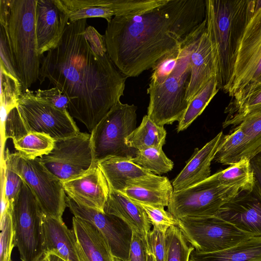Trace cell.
Returning a JSON list of instances; mask_svg holds the SVG:
<instances>
[{"mask_svg":"<svg viewBox=\"0 0 261 261\" xmlns=\"http://www.w3.org/2000/svg\"><path fill=\"white\" fill-rule=\"evenodd\" d=\"M130 160L155 174L166 173L174 166L173 162L166 156L162 148L159 147L137 150Z\"/></svg>","mask_w":261,"mask_h":261,"instance_id":"obj_32","label":"cell"},{"mask_svg":"<svg viewBox=\"0 0 261 261\" xmlns=\"http://www.w3.org/2000/svg\"><path fill=\"white\" fill-rule=\"evenodd\" d=\"M261 76V6L241 39L231 79L223 91L233 98L258 83Z\"/></svg>","mask_w":261,"mask_h":261,"instance_id":"obj_12","label":"cell"},{"mask_svg":"<svg viewBox=\"0 0 261 261\" xmlns=\"http://www.w3.org/2000/svg\"><path fill=\"white\" fill-rule=\"evenodd\" d=\"M241 191L237 186L196 185L173 192L167 211L177 220L216 216L220 207Z\"/></svg>","mask_w":261,"mask_h":261,"instance_id":"obj_13","label":"cell"},{"mask_svg":"<svg viewBox=\"0 0 261 261\" xmlns=\"http://www.w3.org/2000/svg\"><path fill=\"white\" fill-rule=\"evenodd\" d=\"M146 261H155L152 254L149 251H147Z\"/></svg>","mask_w":261,"mask_h":261,"instance_id":"obj_47","label":"cell"},{"mask_svg":"<svg viewBox=\"0 0 261 261\" xmlns=\"http://www.w3.org/2000/svg\"><path fill=\"white\" fill-rule=\"evenodd\" d=\"M29 132L46 134L55 140L76 136L80 133L68 111H62L38 99L34 92H22L17 106Z\"/></svg>","mask_w":261,"mask_h":261,"instance_id":"obj_11","label":"cell"},{"mask_svg":"<svg viewBox=\"0 0 261 261\" xmlns=\"http://www.w3.org/2000/svg\"><path fill=\"white\" fill-rule=\"evenodd\" d=\"M253 174L254 185L261 192V152L250 160Z\"/></svg>","mask_w":261,"mask_h":261,"instance_id":"obj_44","label":"cell"},{"mask_svg":"<svg viewBox=\"0 0 261 261\" xmlns=\"http://www.w3.org/2000/svg\"><path fill=\"white\" fill-rule=\"evenodd\" d=\"M66 201L74 217L91 223L101 232L114 257L127 261L133 236L128 225L114 215L80 204L68 196Z\"/></svg>","mask_w":261,"mask_h":261,"instance_id":"obj_14","label":"cell"},{"mask_svg":"<svg viewBox=\"0 0 261 261\" xmlns=\"http://www.w3.org/2000/svg\"><path fill=\"white\" fill-rule=\"evenodd\" d=\"M72 229L80 261H114L108 242L91 223L73 216Z\"/></svg>","mask_w":261,"mask_h":261,"instance_id":"obj_22","label":"cell"},{"mask_svg":"<svg viewBox=\"0 0 261 261\" xmlns=\"http://www.w3.org/2000/svg\"><path fill=\"white\" fill-rule=\"evenodd\" d=\"M10 261H12V260H10Z\"/></svg>","mask_w":261,"mask_h":261,"instance_id":"obj_50","label":"cell"},{"mask_svg":"<svg viewBox=\"0 0 261 261\" xmlns=\"http://www.w3.org/2000/svg\"><path fill=\"white\" fill-rule=\"evenodd\" d=\"M223 136L222 132H220L201 149H195L191 158L172 182L174 192L192 187L211 176V164Z\"/></svg>","mask_w":261,"mask_h":261,"instance_id":"obj_20","label":"cell"},{"mask_svg":"<svg viewBox=\"0 0 261 261\" xmlns=\"http://www.w3.org/2000/svg\"><path fill=\"white\" fill-rule=\"evenodd\" d=\"M261 82V76H260V77H259V80H258V82Z\"/></svg>","mask_w":261,"mask_h":261,"instance_id":"obj_49","label":"cell"},{"mask_svg":"<svg viewBox=\"0 0 261 261\" xmlns=\"http://www.w3.org/2000/svg\"><path fill=\"white\" fill-rule=\"evenodd\" d=\"M97 164L110 188L118 192L133 187L173 189L168 178L157 175L129 159L112 157L101 160Z\"/></svg>","mask_w":261,"mask_h":261,"instance_id":"obj_15","label":"cell"},{"mask_svg":"<svg viewBox=\"0 0 261 261\" xmlns=\"http://www.w3.org/2000/svg\"><path fill=\"white\" fill-rule=\"evenodd\" d=\"M3 126L5 140L10 138L12 141L17 140L29 133L17 107L8 113Z\"/></svg>","mask_w":261,"mask_h":261,"instance_id":"obj_39","label":"cell"},{"mask_svg":"<svg viewBox=\"0 0 261 261\" xmlns=\"http://www.w3.org/2000/svg\"><path fill=\"white\" fill-rule=\"evenodd\" d=\"M260 152L261 142L253 140L236 126L231 133L223 136L214 160L230 166L250 161Z\"/></svg>","mask_w":261,"mask_h":261,"instance_id":"obj_24","label":"cell"},{"mask_svg":"<svg viewBox=\"0 0 261 261\" xmlns=\"http://www.w3.org/2000/svg\"><path fill=\"white\" fill-rule=\"evenodd\" d=\"M0 261H10L14 231L10 206L1 215Z\"/></svg>","mask_w":261,"mask_h":261,"instance_id":"obj_35","label":"cell"},{"mask_svg":"<svg viewBox=\"0 0 261 261\" xmlns=\"http://www.w3.org/2000/svg\"><path fill=\"white\" fill-rule=\"evenodd\" d=\"M37 0H13L7 29L22 91L39 78L41 56L36 31Z\"/></svg>","mask_w":261,"mask_h":261,"instance_id":"obj_5","label":"cell"},{"mask_svg":"<svg viewBox=\"0 0 261 261\" xmlns=\"http://www.w3.org/2000/svg\"><path fill=\"white\" fill-rule=\"evenodd\" d=\"M14 245L21 261H37L43 253V213L35 195L23 181L10 205Z\"/></svg>","mask_w":261,"mask_h":261,"instance_id":"obj_8","label":"cell"},{"mask_svg":"<svg viewBox=\"0 0 261 261\" xmlns=\"http://www.w3.org/2000/svg\"><path fill=\"white\" fill-rule=\"evenodd\" d=\"M254 183L250 161L245 160L211 175L198 184L215 186H237L241 191H247L252 189Z\"/></svg>","mask_w":261,"mask_h":261,"instance_id":"obj_27","label":"cell"},{"mask_svg":"<svg viewBox=\"0 0 261 261\" xmlns=\"http://www.w3.org/2000/svg\"><path fill=\"white\" fill-rule=\"evenodd\" d=\"M147 251L150 252L155 261H165V233L153 228L148 233Z\"/></svg>","mask_w":261,"mask_h":261,"instance_id":"obj_42","label":"cell"},{"mask_svg":"<svg viewBox=\"0 0 261 261\" xmlns=\"http://www.w3.org/2000/svg\"><path fill=\"white\" fill-rule=\"evenodd\" d=\"M114 261H122L117 258L114 257Z\"/></svg>","mask_w":261,"mask_h":261,"instance_id":"obj_48","label":"cell"},{"mask_svg":"<svg viewBox=\"0 0 261 261\" xmlns=\"http://www.w3.org/2000/svg\"><path fill=\"white\" fill-rule=\"evenodd\" d=\"M110 189L104 212L119 218L128 225L133 232L141 237L147 250V237L151 224L145 211L138 203L122 193Z\"/></svg>","mask_w":261,"mask_h":261,"instance_id":"obj_23","label":"cell"},{"mask_svg":"<svg viewBox=\"0 0 261 261\" xmlns=\"http://www.w3.org/2000/svg\"><path fill=\"white\" fill-rule=\"evenodd\" d=\"M137 107L119 100L91 132V143L95 164L116 157L131 160L137 150L125 143L136 128Z\"/></svg>","mask_w":261,"mask_h":261,"instance_id":"obj_6","label":"cell"},{"mask_svg":"<svg viewBox=\"0 0 261 261\" xmlns=\"http://www.w3.org/2000/svg\"><path fill=\"white\" fill-rule=\"evenodd\" d=\"M39 160L62 182L78 177L95 164L91 134L80 132L72 137L55 140L52 150Z\"/></svg>","mask_w":261,"mask_h":261,"instance_id":"obj_10","label":"cell"},{"mask_svg":"<svg viewBox=\"0 0 261 261\" xmlns=\"http://www.w3.org/2000/svg\"><path fill=\"white\" fill-rule=\"evenodd\" d=\"M189 261H261V236H253L237 245L213 252L193 250Z\"/></svg>","mask_w":261,"mask_h":261,"instance_id":"obj_25","label":"cell"},{"mask_svg":"<svg viewBox=\"0 0 261 261\" xmlns=\"http://www.w3.org/2000/svg\"><path fill=\"white\" fill-rule=\"evenodd\" d=\"M37 261H50L47 254L43 253Z\"/></svg>","mask_w":261,"mask_h":261,"instance_id":"obj_46","label":"cell"},{"mask_svg":"<svg viewBox=\"0 0 261 261\" xmlns=\"http://www.w3.org/2000/svg\"><path fill=\"white\" fill-rule=\"evenodd\" d=\"M47 79L69 99L67 111L91 132L124 95L127 79L110 59L104 35L87 19L68 22L58 45L41 57Z\"/></svg>","mask_w":261,"mask_h":261,"instance_id":"obj_1","label":"cell"},{"mask_svg":"<svg viewBox=\"0 0 261 261\" xmlns=\"http://www.w3.org/2000/svg\"><path fill=\"white\" fill-rule=\"evenodd\" d=\"M4 160L30 188L44 215L62 219L67 207L66 195L62 182L49 172L40 162L39 158L29 160L17 152H11L7 148Z\"/></svg>","mask_w":261,"mask_h":261,"instance_id":"obj_7","label":"cell"},{"mask_svg":"<svg viewBox=\"0 0 261 261\" xmlns=\"http://www.w3.org/2000/svg\"><path fill=\"white\" fill-rule=\"evenodd\" d=\"M206 19V0H166L131 16H115L104 35L107 53L126 77L151 69Z\"/></svg>","mask_w":261,"mask_h":261,"instance_id":"obj_2","label":"cell"},{"mask_svg":"<svg viewBox=\"0 0 261 261\" xmlns=\"http://www.w3.org/2000/svg\"><path fill=\"white\" fill-rule=\"evenodd\" d=\"M137 203L145 211L153 228L166 233L170 227L177 226V220L164 206Z\"/></svg>","mask_w":261,"mask_h":261,"instance_id":"obj_37","label":"cell"},{"mask_svg":"<svg viewBox=\"0 0 261 261\" xmlns=\"http://www.w3.org/2000/svg\"><path fill=\"white\" fill-rule=\"evenodd\" d=\"M188 242L177 226H173L165 233V261H189L194 248Z\"/></svg>","mask_w":261,"mask_h":261,"instance_id":"obj_33","label":"cell"},{"mask_svg":"<svg viewBox=\"0 0 261 261\" xmlns=\"http://www.w3.org/2000/svg\"><path fill=\"white\" fill-rule=\"evenodd\" d=\"M13 0H0V23L7 27L11 14Z\"/></svg>","mask_w":261,"mask_h":261,"instance_id":"obj_45","label":"cell"},{"mask_svg":"<svg viewBox=\"0 0 261 261\" xmlns=\"http://www.w3.org/2000/svg\"><path fill=\"white\" fill-rule=\"evenodd\" d=\"M219 90L216 77H214L189 102L182 117L178 122L176 128L178 133L190 125L203 112Z\"/></svg>","mask_w":261,"mask_h":261,"instance_id":"obj_30","label":"cell"},{"mask_svg":"<svg viewBox=\"0 0 261 261\" xmlns=\"http://www.w3.org/2000/svg\"><path fill=\"white\" fill-rule=\"evenodd\" d=\"M191 77L186 99L189 103L192 98L214 77H216L215 57L206 29L190 57Z\"/></svg>","mask_w":261,"mask_h":261,"instance_id":"obj_21","label":"cell"},{"mask_svg":"<svg viewBox=\"0 0 261 261\" xmlns=\"http://www.w3.org/2000/svg\"><path fill=\"white\" fill-rule=\"evenodd\" d=\"M180 53V45L160 58L151 68L152 73L149 85L162 83L174 68Z\"/></svg>","mask_w":261,"mask_h":261,"instance_id":"obj_36","label":"cell"},{"mask_svg":"<svg viewBox=\"0 0 261 261\" xmlns=\"http://www.w3.org/2000/svg\"><path fill=\"white\" fill-rule=\"evenodd\" d=\"M1 25V65L13 76L19 80L17 67L7 27Z\"/></svg>","mask_w":261,"mask_h":261,"instance_id":"obj_38","label":"cell"},{"mask_svg":"<svg viewBox=\"0 0 261 261\" xmlns=\"http://www.w3.org/2000/svg\"><path fill=\"white\" fill-rule=\"evenodd\" d=\"M69 20V13L61 0H37L36 31L41 57L58 45Z\"/></svg>","mask_w":261,"mask_h":261,"instance_id":"obj_17","label":"cell"},{"mask_svg":"<svg viewBox=\"0 0 261 261\" xmlns=\"http://www.w3.org/2000/svg\"><path fill=\"white\" fill-rule=\"evenodd\" d=\"M173 192V189H154L133 187L120 192L137 202L165 207L168 206Z\"/></svg>","mask_w":261,"mask_h":261,"instance_id":"obj_34","label":"cell"},{"mask_svg":"<svg viewBox=\"0 0 261 261\" xmlns=\"http://www.w3.org/2000/svg\"><path fill=\"white\" fill-rule=\"evenodd\" d=\"M166 137V130L164 126L157 124L146 115L143 117L140 125L126 137L125 143L137 150L150 147L162 148Z\"/></svg>","mask_w":261,"mask_h":261,"instance_id":"obj_28","label":"cell"},{"mask_svg":"<svg viewBox=\"0 0 261 261\" xmlns=\"http://www.w3.org/2000/svg\"><path fill=\"white\" fill-rule=\"evenodd\" d=\"M62 184L66 194L75 202L104 212L110 189L97 164L84 174Z\"/></svg>","mask_w":261,"mask_h":261,"instance_id":"obj_18","label":"cell"},{"mask_svg":"<svg viewBox=\"0 0 261 261\" xmlns=\"http://www.w3.org/2000/svg\"><path fill=\"white\" fill-rule=\"evenodd\" d=\"M55 141L46 134L29 132L21 138L13 141V143L22 157L35 160L48 154L54 148Z\"/></svg>","mask_w":261,"mask_h":261,"instance_id":"obj_29","label":"cell"},{"mask_svg":"<svg viewBox=\"0 0 261 261\" xmlns=\"http://www.w3.org/2000/svg\"><path fill=\"white\" fill-rule=\"evenodd\" d=\"M177 226L195 250L213 252L232 247L251 237L217 216L183 217Z\"/></svg>","mask_w":261,"mask_h":261,"instance_id":"obj_9","label":"cell"},{"mask_svg":"<svg viewBox=\"0 0 261 261\" xmlns=\"http://www.w3.org/2000/svg\"><path fill=\"white\" fill-rule=\"evenodd\" d=\"M36 97L56 108L67 111L69 99L57 87H54L49 89L41 90L39 89L34 92Z\"/></svg>","mask_w":261,"mask_h":261,"instance_id":"obj_41","label":"cell"},{"mask_svg":"<svg viewBox=\"0 0 261 261\" xmlns=\"http://www.w3.org/2000/svg\"><path fill=\"white\" fill-rule=\"evenodd\" d=\"M22 92L19 80L1 65V114L3 124L8 113L17 107Z\"/></svg>","mask_w":261,"mask_h":261,"instance_id":"obj_31","label":"cell"},{"mask_svg":"<svg viewBox=\"0 0 261 261\" xmlns=\"http://www.w3.org/2000/svg\"><path fill=\"white\" fill-rule=\"evenodd\" d=\"M216 216L244 232L261 236V192L254 185L251 190L240 191Z\"/></svg>","mask_w":261,"mask_h":261,"instance_id":"obj_16","label":"cell"},{"mask_svg":"<svg viewBox=\"0 0 261 261\" xmlns=\"http://www.w3.org/2000/svg\"><path fill=\"white\" fill-rule=\"evenodd\" d=\"M4 163L5 178L2 196L5 197L11 205L20 191L23 180L9 162L4 160Z\"/></svg>","mask_w":261,"mask_h":261,"instance_id":"obj_40","label":"cell"},{"mask_svg":"<svg viewBox=\"0 0 261 261\" xmlns=\"http://www.w3.org/2000/svg\"><path fill=\"white\" fill-rule=\"evenodd\" d=\"M259 112H261V82L232 98L225 110L228 115L223 127L237 126L246 117Z\"/></svg>","mask_w":261,"mask_h":261,"instance_id":"obj_26","label":"cell"},{"mask_svg":"<svg viewBox=\"0 0 261 261\" xmlns=\"http://www.w3.org/2000/svg\"><path fill=\"white\" fill-rule=\"evenodd\" d=\"M147 250L141 237L133 231L127 261H146Z\"/></svg>","mask_w":261,"mask_h":261,"instance_id":"obj_43","label":"cell"},{"mask_svg":"<svg viewBox=\"0 0 261 261\" xmlns=\"http://www.w3.org/2000/svg\"><path fill=\"white\" fill-rule=\"evenodd\" d=\"M261 1L206 0V30L215 57L219 90L224 91L232 76L245 30Z\"/></svg>","mask_w":261,"mask_h":261,"instance_id":"obj_3","label":"cell"},{"mask_svg":"<svg viewBox=\"0 0 261 261\" xmlns=\"http://www.w3.org/2000/svg\"><path fill=\"white\" fill-rule=\"evenodd\" d=\"M206 27L205 19L182 40L172 72L162 83L149 85L147 89L149 96L147 115L159 125L179 122L189 105L186 95L191 77L190 57Z\"/></svg>","mask_w":261,"mask_h":261,"instance_id":"obj_4","label":"cell"},{"mask_svg":"<svg viewBox=\"0 0 261 261\" xmlns=\"http://www.w3.org/2000/svg\"><path fill=\"white\" fill-rule=\"evenodd\" d=\"M42 229L43 253L61 261H80L74 232L62 219L43 214Z\"/></svg>","mask_w":261,"mask_h":261,"instance_id":"obj_19","label":"cell"}]
</instances>
